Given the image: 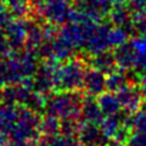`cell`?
<instances>
[]
</instances>
